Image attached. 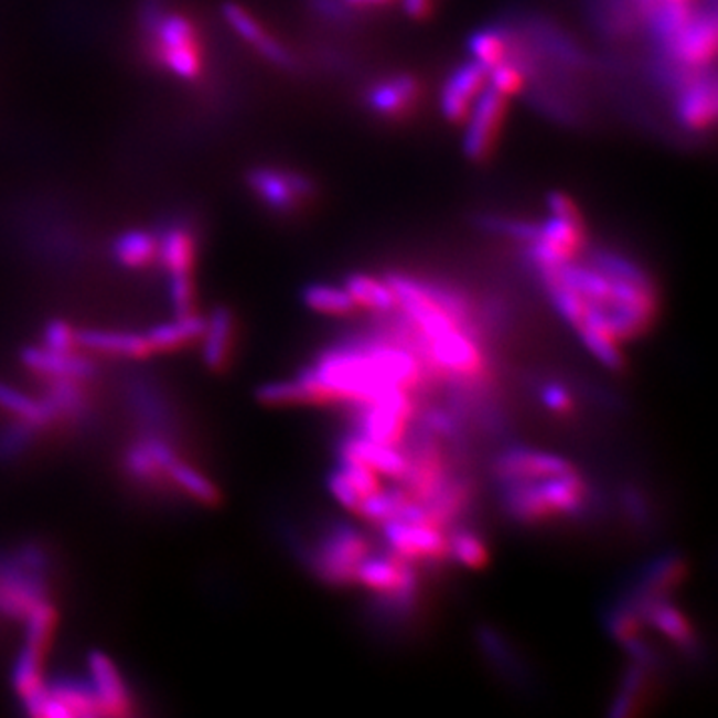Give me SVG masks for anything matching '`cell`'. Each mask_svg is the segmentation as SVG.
Returning a JSON list of instances; mask_svg holds the SVG:
<instances>
[{
    "instance_id": "cell-1",
    "label": "cell",
    "mask_w": 718,
    "mask_h": 718,
    "mask_svg": "<svg viewBox=\"0 0 718 718\" xmlns=\"http://www.w3.org/2000/svg\"><path fill=\"white\" fill-rule=\"evenodd\" d=\"M505 483V503L513 517L525 523L575 515L583 510L587 485L575 468L553 475L511 479Z\"/></svg>"
},
{
    "instance_id": "cell-2",
    "label": "cell",
    "mask_w": 718,
    "mask_h": 718,
    "mask_svg": "<svg viewBox=\"0 0 718 718\" xmlns=\"http://www.w3.org/2000/svg\"><path fill=\"white\" fill-rule=\"evenodd\" d=\"M49 559L36 545H24L0 565V614L24 621L39 604L49 601Z\"/></svg>"
},
{
    "instance_id": "cell-3",
    "label": "cell",
    "mask_w": 718,
    "mask_h": 718,
    "mask_svg": "<svg viewBox=\"0 0 718 718\" xmlns=\"http://www.w3.org/2000/svg\"><path fill=\"white\" fill-rule=\"evenodd\" d=\"M369 555V545L362 533L352 527H335L323 537L313 553V567L325 581L335 585L352 583L360 562Z\"/></svg>"
},
{
    "instance_id": "cell-4",
    "label": "cell",
    "mask_w": 718,
    "mask_h": 718,
    "mask_svg": "<svg viewBox=\"0 0 718 718\" xmlns=\"http://www.w3.org/2000/svg\"><path fill=\"white\" fill-rule=\"evenodd\" d=\"M717 51V17L715 9L695 14L683 31L665 46L666 64L677 68H698L712 63Z\"/></svg>"
},
{
    "instance_id": "cell-5",
    "label": "cell",
    "mask_w": 718,
    "mask_h": 718,
    "mask_svg": "<svg viewBox=\"0 0 718 718\" xmlns=\"http://www.w3.org/2000/svg\"><path fill=\"white\" fill-rule=\"evenodd\" d=\"M248 184L256 192V196L268 208L288 214L298 208L303 200L313 194V184L310 178L292 172V170H278V168H256L248 174Z\"/></svg>"
},
{
    "instance_id": "cell-6",
    "label": "cell",
    "mask_w": 718,
    "mask_h": 718,
    "mask_svg": "<svg viewBox=\"0 0 718 718\" xmlns=\"http://www.w3.org/2000/svg\"><path fill=\"white\" fill-rule=\"evenodd\" d=\"M505 98L503 94L485 84L481 93L475 96L473 105L465 116V135H463V152L471 160H481L491 150L495 140V132L501 125L505 112Z\"/></svg>"
},
{
    "instance_id": "cell-7",
    "label": "cell",
    "mask_w": 718,
    "mask_h": 718,
    "mask_svg": "<svg viewBox=\"0 0 718 718\" xmlns=\"http://www.w3.org/2000/svg\"><path fill=\"white\" fill-rule=\"evenodd\" d=\"M180 458L176 449L170 446L160 433H150L147 438L132 443L125 456L126 475L147 487H158L168 483V468Z\"/></svg>"
},
{
    "instance_id": "cell-8",
    "label": "cell",
    "mask_w": 718,
    "mask_h": 718,
    "mask_svg": "<svg viewBox=\"0 0 718 718\" xmlns=\"http://www.w3.org/2000/svg\"><path fill=\"white\" fill-rule=\"evenodd\" d=\"M86 665H88V683L93 687L100 717L130 715L132 698L115 661L100 651H94L88 655Z\"/></svg>"
},
{
    "instance_id": "cell-9",
    "label": "cell",
    "mask_w": 718,
    "mask_h": 718,
    "mask_svg": "<svg viewBox=\"0 0 718 718\" xmlns=\"http://www.w3.org/2000/svg\"><path fill=\"white\" fill-rule=\"evenodd\" d=\"M485 84H487V68L473 58L469 63L459 64L458 68L449 74L439 98L441 112L449 122L465 120L469 108Z\"/></svg>"
},
{
    "instance_id": "cell-10",
    "label": "cell",
    "mask_w": 718,
    "mask_h": 718,
    "mask_svg": "<svg viewBox=\"0 0 718 718\" xmlns=\"http://www.w3.org/2000/svg\"><path fill=\"white\" fill-rule=\"evenodd\" d=\"M22 364L26 365L34 374L46 379H74V382H88L96 375V365L88 355L74 352H56L44 345L26 347L22 352Z\"/></svg>"
},
{
    "instance_id": "cell-11",
    "label": "cell",
    "mask_w": 718,
    "mask_h": 718,
    "mask_svg": "<svg viewBox=\"0 0 718 718\" xmlns=\"http://www.w3.org/2000/svg\"><path fill=\"white\" fill-rule=\"evenodd\" d=\"M222 12L229 29L236 32L242 41L251 44L266 61L278 66H292L293 58L290 51L278 39L270 36L260 22L256 21L244 7H239L236 2H226Z\"/></svg>"
},
{
    "instance_id": "cell-12",
    "label": "cell",
    "mask_w": 718,
    "mask_h": 718,
    "mask_svg": "<svg viewBox=\"0 0 718 718\" xmlns=\"http://www.w3.org/2000/svg\"><path fill=\"white\" fill-rule=\"evenodd\" d=\"M678 122L690 130H703L715 122L717 116V83L710 74L707 78L688 81L678 94L677 103Z\"/></svg>"
},
{
    "instance_id": "cell-13",
    "label": "cell",
    "mask_w": 718,
    "mask_h": 718,
    "mask_svg": "<svg viewBox=\"0 0 718 718\" xmlns=\"http://www.w3.org/2000/svg\"><path fill=\"white\" fill-rule=\"evenodd\" d=\"M76 337H78V347L93 354L112 355L125 360H142L152 354L147 333L81 330Z\"/></svg>"
},
{
    "instance_id": "cell-14",
    "label": "cell",
    "mask_w": 718,
    "mask_h": 718,
    "mask_svg": "<svg viewBox=\"0 0 718 718\" xmlns=\"http://www.w3.org/2000/svg\"><path fill=\"white\" fill-rule=\"evenodd\" d=\"M234 318L228 310L218 308L210 313L202 333V360L210 369L219 372L224 369L229 362V355L234 350Z\"/></svg>"
},
{
    "instance_id": "cell-15",
    "label": "cell",
    "mask_w": 718,
    "mask_h": 718,
    "mask_svg": "<svg viewBox=\"0 0 718 718\" xmlns=\"http://www.w3.org/2000/svg\"><path fill=\"white\" fill-rule=\"evenodd\" d=\"M196 260V239L184 226H170L158 236V261L168 276H192Z\"/></svg>"
},
{
    "instance_id": "cell-16",
    "label": "cell",
    "mask_w": 718,
    "mask_h": 718,
    "mask_svg": "<svg viewBox=\"0 0 718 718\" xmlns=\"http://www.w3.org/2000/svg\"><path fill=\"white\" fill-rule=\"evenodd\" d=\"M46 688L58 707L61 718L100 717L88 678L86 681L74 677L56 678L53 683H46Z\"/></svg>"
},
{
    "instance_id": "cell-17",
    "label": "cell",
    "mask_w": 718,
    "mask_h": 718,
    "mask_svg": "<svg viewBox=\"0 0 718 718\" xmlns=\"http://www.w3.org/2000/svg\"><path fill=\"white\" fill-rule=\"evenodd\" d=\"M204 325L206 320L200 318L199 313L176 315V320L154 325L150 332H147L148 344L152 347V354L176 352L192 342H199L204 333Z\"/></svg>"
},
{
    "instance_id": "cell-18",
    "label": "cell",
    "mask_w": 718,
    "mask_h": 718,
    "mask_svg": "<svg viewBox=\"0 0 718 718\" xmlns=\"http://www.w3.org/2000/svg\"><path fill=\"white\" fill-rule=\"evenodd\" d=\"M417 83L409 74H399L372 86L367 94V105L382 116L401 115L416 100Z\"/></svg>"
},
{
    "instance_id": "cell-19",
    "label": "cell",
    "mask_w": 718,
    "mask_h": 718,
    "mask_svg": "<svg viewBox=\"0 0 718 718\" xmlns=\"http://www.w3.org/2000/svg\"><path fill=\"white\" fill-rule=\"evenodd\" d=\"M0 407L14 416L17 421L34 429H44L56 421L53 409L44 397L31 396L19 387L0 386Z\"/></svg>"
},
{
    "instance_id": "cell-20",
    "label": "cell",
    "mask_w": 718,
    "mask_h": 718,
    "mask_svg": "<svg viewBox=\"0 0 718 718\" xmlns=\"http://www.w3.org/2000/svg\"><path fill=\"white\" fill-rule=\"evenodd\" d=\"M44 399L53 409L56 421H81L88 416V397L84 394L83 382L74 379H49Z\"/></svg>"
},
{
    "instance_id": "cell-21",
    "label": "cell",
    "mask_w": 718,
    "mask_h": 718,
    "mask_svg": "<svg viewBox=\"0 0 718 718\" xmlns=\"http://www.w3.org/2000/svg\"><path fill=\"white\" fill-rule=\"evenodd\" d=\"M44 656H46V649L31 645V643L22 645L21 653L17 656V663L12 668V687L21 700L32 697L34 693H39L46 685Z\"/></svg>"
},
{
    "instance_id": "cell-22",
    "label": "cell",
    "mask_w": 718,
    "mask_h": 718,
    "mask_svg": "<svg viewBox=\"0 0 718 718\" xmlns=\"http://www.w3.org/2000/svg\"><path fill=\"white\" fill-rule=\"evenodd\" d=\"M345 290L354 298L355 306H364L374 312L387 313L396 310V293L389 281L377 280L365 274H352L344 283Z\"/></svg>"
},
{
    "instance_id": "cell-23",
    "label": "cell",
    "mask_w": 718,
    "mask_h": 718,
    "mask_svg": "<svg viewBox=\"0 0 718 718\" xmlns=\"http://www.w3.org/2000/svg\"><path fill=\"white\" fill-rule=\"evenodd\" d=\"M168 483L182 491L187 497L199 501L202 505L218 503L219 491L199 468L190 465L184 459L178 458L168 468Z\"/></svg>"
},
{
    "instance_id": "cell-24",
    "label": "cell",
    "mask_w": 718,
    "mask_h": 718,
    "mask_svg": "<svg viewBox=\"0 0 718 718\" xmlns=\"http://www.w3.org/2000/svg\"><path fill=\"white\" fill-rule=\"evenodd\" d=\"M112 251L116 260L125 268H132V270L147 268L152 261L158 260V236L144 229H130L116 238Z\"/></svg>"
},
{
    "instance_id": "cell-25",
    "label": "cell",
    "mask_w": 718,
    "mask_h": 718,
    "mask_svg": "<svg viewBox=\"0 0 718 718\" xmlns=\"http://www.w3.org/2000/svg\"><path fill=\"white\" fill-rule=\"evenodd\" d=\"M303 303L313 312L323 315H350L354 312V298L345 290L344 286H330V283H313L303 290Z\"/></svg>"
},
{
    "instance_id": "cell-26",
    "label": "cell",
    "mask_w": 718,
    "mask_h": 718,
    "mask_svg": "<svg viewBox=\"0 0 718 718\" xmlns=\"http://www.w3.org/2000/svg\"><path fill=\"white\" fill-rule=\"evenodd\" d=\"M469 53L490 71L507 56V34L495 26L481 29L469 39Z\"/></svg>"
},
{
    "instance_id": "cell-27",
    "label": "cell",
    "mask_w": 718,
    "mask_h": 718,
    "mask_svg": "<svg viewBox=\"0 0 718 718\" xmlns=\"http://www.w3.org/2000/svg\"><path fill=\"white\" fill-rule=\"evenodd\" d=\"M449 555H453L461 565H465L469 569H479L483 562L487 561L485 545L475 533L471 532H459L451 539Z\"/></svg>"
},
{
    "instance_id": "cell-28",
    "label": "cell",
    "mask_w": 718,
    "mask_h": 718,
    "mask_svg": "<svg viewBox=\"0 0 718 718\" xmlns=\"http://www.w3.org/2000/svg\"><path fill=\"white\" fill-rule=\"evenodd\" d=\"M487 84L503 96H511L519 90L521 84H523V73L510 56H505L500 64H495L487 71Z\"/></svg>"
},
{
    "instance_id": "cell-29",
    "label": "cell",
    "mask_w": 718,
    "mask_h": 718,
    "mask_svg": "<svg viewBox=\"0 0 718 718\" xmlns=\"http://www.w3.org/2000/svg\"><path fill=\"white\" fill-rule=\"evenodd\" d=\"M36 431H39V429L26 426V424H22V421H17V424H12L11 427H7V429L0 433V458H19L22 451L31 446Z\"/></svg>"
},
{
    "instance_id": "cell-30",
    "label": "cell",
    "mask_w": 718,
    "mask_h": 718,
    "mask_svg": "<svg viewBox=\"0 0 718 718\" xmlns=\"http://www.w3.org/2000/svg\"><path fill=\"white\" fill-rule=\"evenodd\" d=\"M78 330H74L73 325L64 320H53L44 328V337H42V345L49 350H56V352H74L78 350Z\"/></svg>"
},
{
    "instance_id": "cell-31",
    "label": "cell",
    "mask_w": 718,
    "mask_h": 718,
    "mask_svg": "<svg viewBox=\"0 0 718 718\" xmlns=\"http://www.w3.org/2000/svg\"><path fill=\"white\" fill-rule=\"evenodd\" d=\"M170 303L176 315L194 312V283L192 276H172L170 278Z\"/></svg>"
},
{
    "instance_id": "cell-32",
    "label": "cell",
    "mask_w": 718,
    "mask_h": 718,
    "mask_svg": "<svg viewBox=\"0 0 718 718\" xmlns=\"http://www.w3.org/2000/svg\"><path fill=\"white\" fill-rule=\"evenodd\" d=\"M542 399L543 404L549 407L551 411H555V414H569L571 411V396L567 394L565 387L555 386V384L543 387Z\"/></svg>"
},
{
    "instance_id": "cell-33",
    "label": "cell",
    "mask_w": 718,
    "mask_h": 718,
    "mask_svg": "<svg viewBox=\"0 0 718 718\" xmlns=\"http://www.w3.org/2000/svg\"><path fill=\"white\" fill-rule=\"evenodd\" d=\"M547 206L551 214H559V216H577V210L572 206L571 200L567 199L561 192H553L547 196Z\"/></svg>"
},
{
    "instance_id": "cell-34",
    "label": "cell",
    "mask_w": 718,
    "mask_h": 718,
    "mask_svg": "<svg viewBox=\"0 0 718 718\" xmlns=\"http://www.w3.org/2000/svg\"><path fill=\"white\" fill-rule=\"evenodd\" d=\"M401 4L411 19H421L429 11V0H401Z\"/></svg>"
},
{
    "instance_id": "cell-35",
    "label": "cell",
    "mask_w": 718,
    "mask_h": 718,
    "mask_svg": "<svg viewBox=\"0 0 718 718\" xmlns=\"http://www.w3.org/2000/svg\"><path fill=\"white\" fill-rule=\"evenodd\" d=\"M342 2L350 4V7H384L392 0H342Z\"/></svg>"
},
{
    "instance_id": "cell-36",
    "label": "cell",
    "mask_w": 718,
    "mask_h": 718,
    "mask_svg": "<svg viewBox=\"0 0 718 718\" xmlns=\"http://www.w3.org/2000/svg\"><path fill=\"white\" fill-rule=\"evenodd\" d=\"M553 46H557V49H562V44L561 42H559V39H557V36L553 39ZM567 49H569V46H567ZM562 58H569L571 63L572 61L577 63V54L572 53V51H565V53H562Z\"/></svg>"
}]
</instances>
